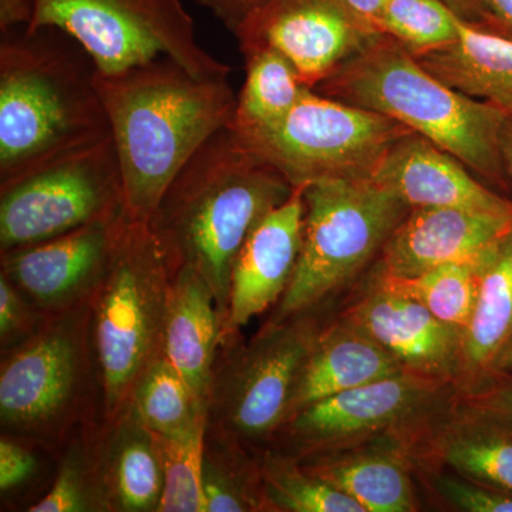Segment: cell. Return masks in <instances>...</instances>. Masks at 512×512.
I'll return each mask as SVG.
<instances>
[{
	"instance_id": "cell-1",
	"label": "cell",
	"mask_w": 512,
	"mask_h": 512,
	"mask_svg": "<svg viewBox=\"0 0 512 512\" xmlns=\"http://www.w3.org/2000/svg\"><path fill=\"white\" fill-rule=\"evenodd\" d=\"M292 191L284 175L228 126L184 165L147 222L171 272L188 266L210 286L222 332L235 262L259 222Z\"/></svg>"
},
{
	"instance_id": "cell-2",
	"label": "cell",
	"mask_w": 512,
	"mask_h": 512,
	"mask_svg": "<svg viewBox=\"0 0 512 512\" xmlns=\"http://www.w3.org/2000/svg\"><path fill=\"white\" fill-rule=\"evenodd\" d=\"M123 178L124 214L148 222L171 181L237 109L228 77L204 79L170 57L97 74Z\"/></svg>"
},
{
	"instance_id": "cell-3",
	"label": "cell",
	"mask_w": 512,
	"mask_h": 512,
	"mask_svg": "<svg viewBox=\"0 0 512 512\" xmlns=\"http://www.w3.org/2000/svg\"><path fill=\"white\" fill-rule=\"evenodd\" d=\"M93 57L55 26L0 39V187L111 137Z\"/></svg>"
},
{
	"instance_id": "cell-4",
	"label": "cell",
	"mask_w": 512,
	"mask_h": 512,
	"mask_svg": "<svg viewBox=\"0 0 512 512\" xmlns=\"http://www.w3.org/2000/svg\"><path fill=\"white\" fill-rule=\"evenodd\" d=\"M313 90L399 121L453 154L488 187L511 194L500 144L508 114L441 82L393 37L377 36Z\"/></svg>"
},
{
	"instance_id": "cell-5",
	"label": "cell",
	"mask_w": 512,
	"mask_h": 512,
	"mask_svg": "<svg viewBox=\"0 0 512 512\" xmlns=\"http://www.w3.org/2000/svg\"><path fill=\"white\" fill-rule=\"evenodd\" d=\"M171 272L147 222L126 217L109 266L90 298L104 417L130 409L138 380L163 353Z\"/></svg>"
},
{
	"instance_id": "cell-6",
	"label": "cell",
	"mask_w": 512,
	"mask_h": 512,
	"mask_svg": "<svg viewBox=\"0 0 512 512\" xmlns=\"http://www.w3.org/2000/svg\"><path fill=\"white\" fill-rule=\"evenodd\" d=\"M298 264L266 323L315 311L372 268L410 207L375 180H328L303 188Z\"/></svg>"
},
{
	"instance_id": "cell-7",
	"label": "cell",
	"mask_w": 512,
	"mask_h": 512,
	"mask_svg": "<svg viewBox=\"0 0 512 512\" xmlns=\"http://www.w3.org/2000/svg\"><path fill=\"white\" fill-rule=\"evenodd\" d=\"M234 133L292 187H306L328 180H372L390 148L414 131L308 87L281 119Z\"/></svg>"
},
{
	"instance_id": "cell-8",
	"label": "cell",
	"mask_w": 512,
	"mask_h": 512,
	"mask_svg": "<svg viewBox=\"0 0 512 512\" xmlns=\"http://www.w3.org/2000/svg\"><path fill=\"white\" fill-rule=\"evenodd\" d=\"M94 357L90 301L47 316L10 349L0 372V420L8 436L52 444L77 420Z\"/></svg>"
},
{
	"instance_id": "cell-9",
	"label": "cell",
	"mask_w": 512,
	"mask_h": 512,
	"mask_svg": "<svg viewBox=\"0 0 512 512\" xmlns=\"http://www.w3.org/2000/svg\"><path fill=\"white\" fill-rule=\"evenodd\" d=\"M55 26L74 37L101 74L170 57L194 76L228 77L229 66L198 43L181 0H36L29 28Z\"/></svg>"
},
{
	"instance_id": "cell-10",
	"label": "cell",
	"mask_w": 512,
	"mask_h": 512,
	"mask_svg": "<svg viewBox=\"0 0 512 512\" xmlns=\"http://www.w3.org/2000/svg\"><path fill=\"white\" fill-rule=\"evenodd\" d=\"M315 311L266 323L215 370L208 426L242 446L274 440L291 413L296 386L328 320Z\"/></svg>"
},
{
	"instance_id": "cell-11",
	"label": "cell",
	"mask_w": 512,
	"mask_h": 512,
	"mask_svg": "<svg viewBox=\"0 0 512 512\" xmlns=\"http://www.w3.org/2000/svg\"><path fill=\"white\" fill-rule=\"evenodd\" d=\"M124 215L113 138L50 161L0 187V252Z\"/></svg>"
},
{
	"instance_id": "cell-12",
	"label": "cell",
	"mask_w": 512,
	"mask_h": 512,
	"mask_svg": "<svg viewBox=\"0 0 512 512\" xmlns=\"http://www.w3.org/2000/svg\"><path fill=\"white\" fill-rule=\"evenodd\" d=\"M450 383L400 373L326 397L279 430L285 450L298 458L352 446L384 434L413 433L456 403Z\"/></svg>"
},
{
	"instance_id": "cell-13",
	"label": "cell",
	"mask_w": 512,
	"mask_h": 512,
	"mask_svg": "<svg viewBox=\"0 0 512 512\" xmlns=\"http://www.w3.org/2000/svg\"><path fill=\"white\" fill-rule=\"evenodd\" d=\"M239 47H274L315 89L380 33L340 0H262L232 30Z\"/></svg>"
},
{
	"instance_id": "cell-14",
	"label": "cell",
	"mask_w": 512,
	"mask_h": 512,
	"mask_svg": "<svg viewBox=\"0 0 512 512\" xmlns=\"http://www.w3.org/2000/svg\"><path fill=\"white\" fill-rule=\"evenodd\" d=\"M339 315L365 330L404 373L454 384L463 365V333L441 322L421 303L363 275Z\"/></svg>"
},
{
	"instance_id": "cell-15",
	"label": "cell",
	"mask_w": 512,
	"mask_h": 512,
	"mask_svg": "<svg viewBox=\"0 0 512 512\" xmlns=\"http://www.w3.org/2000/svg\"><path fill=\"white\" fill-rule=\"evenodd\" d=\"M126 222V214L62 237L2 252V272L43 315L90 301Z\"/></svg>"
},
{
	"instance_id": "cell-16",
	"label": "cell",
	"mask_w": 512,
	"mask_h": 512,
	"mask_svg": "<svg viewBox=\"0 0 512 512\" xmlns=\"http://www.w3.org/2000/svg\"><path fill=\"white\" fill-rule=\"evenodd\" d=\"M512 215L466 208H410L369 271L413 278L450 262L487 255L510 231Z\"/></svg>"
},
{
	"instance_id": "cell-17",
	"label": "cell",
	"mask_w": 512,
	"mask_h": 512,
	"mask_svg": "<svg viewBox=\"0 0 512 512\" xmlns=\"http://www.w3.org/2000/svg\"><path fill=\"white\" fill-rule=\"evenodd\" d=\"M303 188L293 187L291 197L269 212L245 242L232 271L224 340L281 301L291 284L302 245Z\"/></svg>"
},
{
	"instance_id": "cell-18",
	"label": "cell",
	"mask_w": 512,
	"mask_h": 512,
	"mask_svg": "<svg viewBox=\"0 0 512 512\" xmlns=\"http://www.w3.org/2000/svg\"><path fill=\"white\" fill-rule=\"evenodd\" d=\"M416 431L373 437L303 457L299 463L355 500L365 512H416L420 503L410 453Z\"/></svg>"
},
{
	"instance_id": "cell-19",
	"label": "cell",
	"mask_w": 512,
	"mask_h": 512,
	"mask_svg": "<svg viewBox=\"0 0 512 512\" xmlns=\"http://www.w3.org/2000/svg\"><path fill=\"white\" fill-rule=\"evenodd\" d=\"M372 180L384 185L410 208H466L512 215V200L481 183L453 154L429 138H400Z\"/></svg>"
},
{
	"instance_id": "cell-20",
	"label": "cell",
	"mask_w": 512,
	"mask_h": 512,
	"mask_svg": "<svg viewBox=\"0 0 512 512\" xmlns=\"http://www.w3.org/2000/svg\"><path fill=\"white\" fill-rule=\"evenodd\" d=\"M414 470L441 468L512 495V430L457 402L424 424L410 443Z\"/></svg>"
},
{
	"instance_id": "cell-21",
	"label": "cell",
	"mask_w": 512,
	"mask_h": 512,
	"mask_svg": "<svg viewBox=\"0 0 512 512\" xmlns=\"http://www.w3.org/2000/svg\"><path fill=\"white\" fill-rule=\"evenodd\" d=\"M512 342V227L498 241L481 271L473 318L463 336L458 396L503 382L498 369Z\"/></svg>"
},
{
	"instance_id": "cell-22",
	"label": "cell",
	"mask_w": 512,
	"mask_h": 512,
	"mask_svg": "<svg viewBox=\"0 0 512 512\" xmlns=\"http://www.w3.org/2000/svg\"><path fill=\"white\" fill-rule=\"evenodd\" d=\"M221 340L222 318L214 293L198 272L181 266L171 278L163 355L207 404Z\"/></svg>"
},
{
	"instance_id": "cell-23",
	"label": "cell",
	"mask_w": 512,
	"mask_h": 512,
	"mask_svg": "<svg viewBox=\"0 0 512 512\" xmlns=\"http://www.w3.org/2000/svg\"><path fill=\"white\" fill-rule=\"evenodd\" d=\"M109 424V436L93 453L103 510L157 512L164 478L156 434L141 423L131 407Z\"/></svg>"
},
{
	"instance_id": "cell-24",
	"label": "cell",
	"mask_w": 512,
	"mask_h": 512,
	"mask_svg": "<svg viewBox=\"0 0 512 512\" xmlns=\"http://www.w3.org/2000/svg\"><path fill=\"white\" fill-rule=\"evenodd\" d=\"M400 373L402 366L386 349L338 313L328 320L306 360L289 420L326 397Z\"/></svg>"
},
{
	"instance_id": "cell-25",
	"label": "cell",
	"mask_w": 512,
	"mask_h": 512,
	"mask_svg": "<svg viewBox=\"0 0 512 512\" xmlns=\"http://www.w3.org/2000/svg\"><path fill=\"white\" fill-rule=\"evenodd\" d=\"M414 57L457 92L512 114V40L461 19L457 40Z\"/></svg>"
},
{
	"instance_id": "cell-26",
	"label": "cell",
	"mask_w": 512,
	"mask_h": 512,
	"mask_svg": "<svg viewBox=\"0 0 512 512\" xmlns=\"http://www.w3.org/2000/svg\"><path fill=\"white\" fill-rule=\"evenodd\" d=\"M245 59V82L238 94L231 128L266 126L284 117L308 87L293 64L271 46L241 47Z\"/></svg>"
},
{
	"instance_id": "cell-27",
	"label": "cell",
	"mask_w": 512,
	"mask_h": 512,
	"mask_svg": "<svg viewBox=\"0 0 512 512\" xmlns=\"http://www.w3.org/2000/svg\"><path fill=\"white\" fill-rule=\"evenodd\" d=\"M490 252L480 259L437 266L413 278H389L372 271L365 275L384 288L421 303L437 319L460 330L464 336L473 318L481 271Z\"/></svg>"
},
{
	"instance_id": "cell-28",
	"label": "cell",
	"mask_w": 512,
	"mask_h": 512,
	"mask_svg": "<svg viewBox=\"0 0 512 512\" xmlns=\"http://www.w3.org/2000/svg\"><path fill=\"white\" fill-rule=\"evenodd\" d=\"M130 407L157 436H177L208 419V404L192 392L163 353L138 380Z\"/></svg>"
},
{
	"instance_id": "cell-29",
	"label": "cell",
	"mask_w": 512,
	"mask_h": 512,
	"mask_svg": "<svg viewBox=\"0 0 512 512\" xmlns=\"http://www.w3.org/2000/svg\"><path fill=\"white\" fill-rule=\"evenodd\" d=\"M265 511L365 512L355 500L285 453L266 451L258 461Z\"/></svg>"
},
{
	"instance_id": "cell-30",
	"label": "cell",
	"mask_w": 512,
	"mask_h": 512,
	"mask_svg": "<svg viewBox=\"0 0 512 512\" xmlns=\"http://www.w3.org/2000/svg\"><path fill=\"white\" fill-rule=\"evenodd\" d=\"M224 439L220 447L205 443L204 493L205 512L265 511L258 460H251L245 447Z\"/></svg>"
},
{
	"instance_id": "cell-31",
	"label": "cell",
	"mask_w": 512,
	"mask_h": 512,
	"mask_svg": "<svg viewBox=\"0 0 512 512\" xmlns=\"http://www.w3.org/2000/svg\"><path fill=\"white\" fill-rule=\"evenodd\" d=\"M208 419L177 436H157L164 488L157 512H205L202 476Z\"/></svg>"
},
{
	"instance_id": "cell-32",
	"label": "cell",
	"mask_w": 512,
	"mask_h": 512,
	"mask_svg": "<svg viewBox=\"0 0 512 512\" xmlns=\"http://www.w3.org/2000/svg\"><path fill=\"white\" fill-rule=\"evenodd\" d=\"M460 20L443 0H390L375 26L380 35L420 56L457 40Z\"/></svg>"
},
{
	"instance_id": "cell-33",
	"label": "cell",
	"mask_w": 512,
	"mask_h": 512,
	"mask_svg": "<svg viewBox=\"0 0 512 512\" xmlns=\"http://www.w3.org/2000/svg\"><path fill=\"white\" fill-rule=\"evenodd\" d=\"M30 512L104 511L93 471V454L76 446L69 451L49 493Z\"/></svg>"
},
{
	"instance_id": "cell-34",
	"label": "cell",
	"mask_w": 512,
	"mask_h": 512,
	"mask_svg": "<svg viewBox=\"0 0 512 512\" xmlns=\"http://www.w3.org/2000/svg\"><path fill=\"white\" fill-rule=\"evenodd\" d=\"M416 478L440 500L458 512H512V495L474 483L441 468H416Z\"/></svg>"
},
{
	"instance_id": "cell-35",
	"label": "cell",
	"mask_w": 512,
	"mask_h": 512,
	"mask_svg": "<svg viewBox=\"0 0 512 512\" xmlns=\"http://www.w3.org/2000/svg\"><path fill=\"white\" fill-rule=\"evenodd\" d=\"M46 319L47 315L37 311L19 289L0 274V340L3 350L25 342Z\"/></svg>"
},
{
	"instance_id": "cell-36",
	"label": "cell",
	"mask_w": 512,
	"mask_h": 512,
	"mask_svg": "<svg viewBox=\"0 0 512 512\" xmlns=\"http://www.w3.org/2000/svg\"><path fill=\"white\" fill-rule=\"evenodd\" d=\"M37 460L32 451L10 437L0 440V490H15L35 476Z\"/></svg>"
},
{
	"instance_id": "cell-37",
	"label": "cell",
	"mask_w": 512,
	"mask_h": 512,
	"mask_svg": "<svg viewBox=\"0 0 512 512\" xmlns=\"http://www.w3.org/2000/svg\"><path fill=\"white\" fill-rule=\"evenodd\" d=\"M457 402L474 412L512 424V376L481 392L457 396Z\"/></svg>"
},
{
	"instance_id": "cell-38",
	"label": "cell",
	"mask_w": 512,
	"mask_h": 512,
	"mask_svg": "<svg viewBox=\"0 0 512 512\" xmlns=\"http://www.w3.org/2000/svg\"><path fill=\"white\" fill-rule=\"evenodd\" d=\"M204 8L210 9L229 30L237 28L242 18L262 0H197Z\"/></svg>"
},
{
	"instance_id": "cell-39",
	"label": "cell",
	"mask_w": 512,
	"mask_h": 512,
	"mask_svg": "<svg viewBox=\"0 0 512 512\" xmlns=\"http://www.w3.org/2000/svg\"><path fill=\"white\" fill-rule=\"evenodd\" d=\"M36 0H0V33L29 26Z\"/></svg>"
},
{
	"instance_id": "cell-40",
	"label": "cell",
	"mask_w": 512,
	"mask_h": 512,
	"mask_svg": "<svg viewBox=\"0 0 512 512\" xmlns=\"http://www.w3.org/2000/svg\"><path fill=\"white\" fill-rule=\"evenodd\" d=\"M488 19L483 29L512 40V0H484Z\"/></svg>"
},
{
	"instance_id": "cell-41",
	"label": "cell",
	"mask_w": 512,
	"mask_h": 512,
	"mask_svg": "<svg viewBox=\"0 0 512 512\" xmlns=\"http://www.w3.org/2000/svg\"><path fill=\"white\" fill-rule=\"evenodd\" d=\"M464 22L483 28L488 19V10L484 0H443Z\"/></svg>"
},
{
	"instance_id": "cell-42",
	"label": "cell",
	"mask_w": 512,
	"mask_h": 512,
	"mask_svg": "<svg viewBox=\"0 0 512 512\" xmlns=\"http://www.w3.org/2000/svg\"><path fill=\"white\" fill-rule=\"evenodd\" d=\"M340 2H342L357 19L362 20V22H365L370 28L376 30V20L390 0H340Z\"/></svg>"
},
{
	"instance_id": "cell-43",
	"label": "cell",
	"mask_w": 512,
	"mask_h": 512,
	"mask_svg": "<svg viewBox=\"0 0 512 512\" xmlns=\"http://www.w3.org/2000/svg\"><path fill=\"white\" fill-rule=\"evenodd\" d=\"M500 144L505 168L512 183V114L505 117L503 128H501Z\"/></svg>"
},
{
	"instance_id": "cell-44",
	"label": "cell",
	"mask_w": 512,
	"mask_h": 512,
	"mask_svg": "<svg viewBox=\"0 0 512 512\" xmlns=\"http://www.w3.org/2000/svg\"><path fill=\"white\" fill-rule=\"evenodd\" d=\"M498 369H500V373L503 376L512 375V342L510 343V346H508L507 350H505L504 355L501 356Z\"/></svg>"
},
{
	"instance_id": "cell-45",
	"label": "cell",
	"mask_w": 512,
	"mask_h": 512,
	"mask_svg": "<svg viewBox=\"0 0 512 512\" xmlns=\"http://www.w3.org/2000/svg\"><path fill=\"white\" fill-rule=\"evenodd\" d=\"M504 423V421H503ZM505 424H508V423H505ZM508 426H510V429L512 430V424H508Z\"/></svg>"
}]
</instances>
